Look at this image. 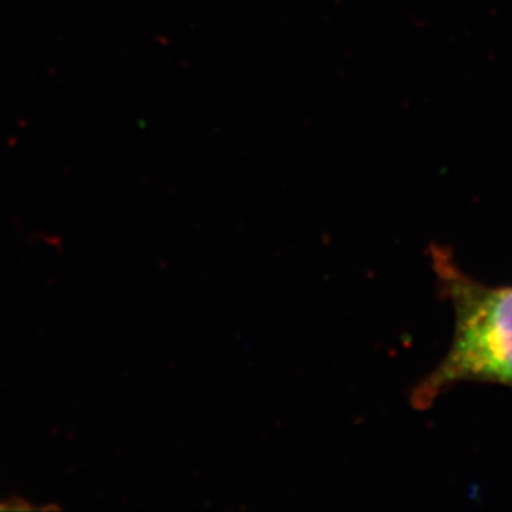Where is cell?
Returning a JSON list of instances; mask_svg holds the SVG:
<instances>
[{
    "mask_svg": "<svg viewBox=\"0 0 512 512\" xmlns=\"http://www.w3.org/2000/svg\"><path fill=\"white\" fill-rule=\"evenodd\" d=\"M443 299L455 310V335L446 357L411 390L415 410L430 408L456 383L512 388V287H491L459 269L448 247L428 251Z\"/></svg>",
    "mask_w": 512,
    "mask_h": 512,
    "instance_id": "obj_1",
    "label": "cell"
}]
</instances>
